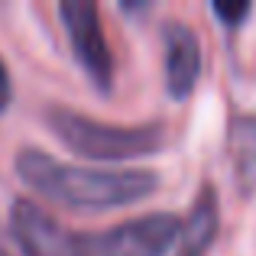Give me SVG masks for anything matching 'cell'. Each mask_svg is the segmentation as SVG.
Returning a JSON list of instances; mask_svg holds the SVG:
<instances>
[{"label": "cell", "instance_id": "6da1fadb", "mask_svg": "<svg viewBox=\"0 0 256 256\" xmlns=\"http://www.w3.org/2000/svg\"><path fill=\"white\" fill-rule=\"evenodd\" d=\"M16 175L72 211H110V208L146 201L159 188V175L150 169H91L52 159L42 150H23L16 156Z\"/></svg>", "mask_w": 256, "mask_h": 256}, {"label": "cell", "instance_id": "7a4b0ae2", "mask_svg": "<svg viewBox=\"0 0 256 256\" xmlns=\"http://www.w3.org/2000/svg\"><path fill=\"white\" fill-rule=\"evenodd\" d=\"M49 126L75 156L94 159V162H124V159L150 156L166 143V133L159 124L146 126H114L100 124L94 117H84L68 107H52Z\"/></svg>", "mask_w": 256, "mask_h": 256}, {"label": "cell", "instance_id": "3957f363", "mask_svg": "<svg viewBox=\"0 0 256 256\" xmlns=\"http://www.w3.org/2000/svg\"><path fill=\"white\" fill-rule=\"evenodd\" d=\"M182 240V220L156 211L124 220L98 237H84L88 256H166Z\"/></svg>", "mask_w": 256, "mask_h": 256}, {"label": "cell", "instance_id": "277c9868", "mask_svg": "<svg viewBox=\"0 0 256 256\" xmlns=\"http://www.w3.org/2000/svg\"><path fill=\"white\" fill-rule=\"evenodd\" d=\"M58 16L65 23V32L72 39V49H75V58L84 68V75L94 82L98 91H110L114 58H110V46L104 39V30H100L98 6L91 0H62Z\"/></svg>", "mask_w": 256, "mask_h": 256}, {"label": "cell", "instance_id": "5b68a950", "mask_svg": "<svg viewBox=\"0 0 256 256\" xmlns=\"http://www.w3.org/2000/svg\"><path fill=\"white\" fill-rule=\"evenodd\" d=\"M10 234L23 256H88L84 237L62 227L36 201H16L10 211Z\"/></svg>", "mask_w": 256, "mask_h": 256}, {"label": "cell", "instance_id": "8992f818", "mask_svg": "<svg viewBox=\"0 0 256 256\" xmlns=\"http://www.w3.org/2000/svg\"><path fill=\"white\" fill-rule=\"evenodd\" d=\"M162 46H166V88L172 98L185 100L201 78V42L192 26L166 23Z\"/></svg>", "mask_w": 256, "mask_h": 256}, {"label": "cell", "instance_id": "52a82bcc", "mask_svg": "<svg viewBox=\"0 0 256 256\" xmlns=\"http://www.w3.org/2000/svg\"><path fill=\"white\" fill-rule=\"evenodd\" d=\"M227 156L240 194H256V117H237L227 133Z\"/></svg>", "mask_w": 256, "mask_h": 256}, {"label": "cell", "instance_id": "ba28073f", "mask_svg": "<svg viewBox=\"0 0 256 256\" xmlns=\"http://www.w3.org/2000/svg\"><path fill=\"white\" fill-rule=\"evenodd\" d=\"M218 234V198L211 188L198 194L188 220L182 224V253L178 256H204Z\"/></svg>", "mask_w": 256, "mask_h": 256}, {"label": "cell", "instance_id": "9c48e42d", "mask_svg": "<svg viewBox=\"0 0 256 256\" xmlns=\"http://www.w3.org/2000/svg\"><path fill=\"white\" fill-rule=\"evenodd\" d=\"M211 10H214V16H218L220 23L234 30V26H240L246 16H250V10H253V6L246 4V0H214V6H211Z\"/></svg>", "mask_w": 256, "mask_h": 256}, {"label": "cell", "instance_id": "30bf717a", "mask_svg": "<svg viewBox=\"0 0 256 256\" xmlns=\"http://www.w3.org/2000/svg\"><path fill=\"white\" fill-rule=\"evenodd\" d=\"M13 98V84H10V72H6L4 58H0V114L6 110V104H10Z\"/></svg>", "mask_w": 256, "mask_h": 256}, {"label": "cell", "instance_id": "8fae6325", "mask_svg": "<svg viewBox=\"0 0 256 256\" xmlns=\"http://www.w3.org/2000/svg\"><path fill=\"white\" fill-rule=\"evenodd\" d=\"M0 256H6V253H4V250H0Z\"/></svg>", "mask_w": 256, "mask_h": 256}]
</instances>
